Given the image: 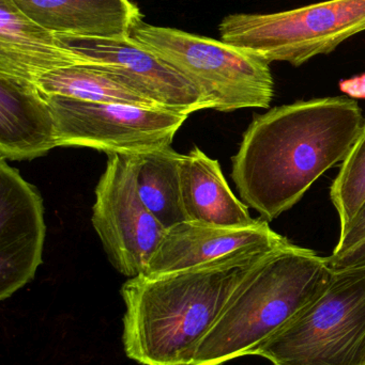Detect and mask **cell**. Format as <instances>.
<instances>
[{"instance_id":"cell-11","label":"cell","mask_w":365,"mask_h":365,"mask_svg":"<svg viewBox=\"0 0 365 365\" xmlns=\"http://www.w3.org/2000/svg\"><path fill=\"white\" fill-rule=\"evenodd\" d=\"M289 244L261 218L239 227L184 221L166 230L143 274L177 272L240 253L270 252Z\"/></svg>"},{"instance_id":"cell-12","label":"cell","mask_w":365,"mask_h":365,"mask_svg":"<svg viewBox=\"0 0 365 365\" xmlns=\"http://www.w3.org/2000/svg\"><path fill=\"white\" fill-rule=\"evenodd\" d=\"M57 147L46 98L34 83L0 75V160H31Z\"/></svg>"},{"instance_id":"cell-9","label":"cell","mask_w":365,"mask_h":365,"mask_svg":"<svg viewBox=\"0 0 365 365\" xmlns=\"http://www.w3.org/2000/svg\"><path fill=\"white\" fill-rule=\"evenodd\" d=\"M46 225L36 187L0 160V300L31 282L43 263Z\"/></svg>"},{"instance_id":"cell-17","label":"cell","mask_w":365,"mask_h":365,"mask_svg":"<svg viewBox=\"0 0 365 365\" xmlns=\"http://www.w3.org/2000/svg\"><path fill=\"white\" fill-rule=\"evenodd\" d=\"M181 156L171 147L136 154L139 197L166 230L186 221L180 185Z\"/></svg>"},{"instance_id":"cell-5","label":"cell","mask_w":365,"mask_h":365,"mask_svg":"<svg viewBox=\"0 0 365 365\" xmlns=\"http://www.w3.org/2000/svg\"><path fill=\"white\" fill-rule=\"evenodd\" d=\"M255 356L271 365H365V267L334 272L323 294Z\"/></svg>"},{"instance_id":"cell-13","label":"cell","mask_w":365,"mask_h":365,"mask_svg":"<svg viewBox=\"0 0 365 365\" xmlns=\"http://www.w3.org/2000/svg\"><path fill=\"white\" fill-rule=\"evenodd\" d=\"M76 64L83 62L55 34L24 14L13 0H0V75L34 83Z\"/></svg>"},{"instance_id":"cell-18","label":"cell","mask_w":365,"mask_h":365,"mask_svg":"<svg viewBox=\"0 0 365 365\" xmlns=\"http://www.w3.org/2000/svg\"><path fill=\"white\" fill-rule=\"evenodd\" d=\"M330 200L340 222L347 229L365 202V119L359 136L330 187Z\"/></svg>"},{"instance_id":"cell-4","label":"cell","mask_w":365,"mask_h":365,"mask_svg":"<svg viewBox=\"0 0 365 365\" xmlns=\"http://www.w3.org/2000/svg\"><path fill=\"white\" fill-rule=\"evenodd\" d=\"M130 36L184 75L214 110L268 108L274 100L271 63L254 51L143 19Z\"/></svg>"},{"instance_id":"cell-10","label":"cell","mask_w":365,"mask_h":365,"mask_svg":"<svg viewBox=\"0 0 365 365\" xmlns=\"http://www.w3.org/2000/svg\"><path fill=\"white\" fill-rule=\"evenodd\" d=\"M57 38L83 64L103 66L122 75L165 108L189 115L201 109H211V105L190 81L131 36Z\"/></svg>"},{"instance_id":"cell-21","label":"cell","mask_w":365,"mask_h":365,"mask_svg":"<svg viewBox=\"0 0 365 365\" xmlns=\"http://www.w3.org/2000/svg\"><path fill=\"white\" fill-rule=\"evenodd\" d=\"M341 91L353 100H365V73L351 78L343 79L339 83Z\"/></svg>"},{"instance_id":"cell-15","label":"cell","mask_w":365,"mask_h":365,"mask_svg":"<svg viewBox=\"0 0 365 365\" xmlns=\"http://www.w3.org/2000/svg\"><path fill=\"white\" fill-rule=\"evenodd\" d=\"M180 185L186 221L226 227H248L256 221L231 191L218 160L199 148L181 156Z\"/></svg>"},{"instance_id":"cell-1","label":"cell","mask_w":365,"mask_h":365,"mask_svg":"<svg viewBox=\"0 0 365 365\" xmlns=\"http://www.w3.org/2000/svg\"><path fill=\"white\" fill-rule=\"evenodd\" d=\"M364 119L349 96L298 101L256 115L231 158L242 202L268 222L289 212L344 162Z\"/></svg>"},{"instance_id":"cell-8","label":"cell","mask_w":365,"mask_h":365,"mask_svg":"<svg viewBox=\"0 0 365 365\" xmlns=\"http://www.w3.org/2000/svg\"><path fill=\"white\" fill-rule=\"evenodd\" d=\"M96 187L92 225L111 265L128 278L143 274L166 229L137 191L136 155L109 154Z\"/></svg>"},{"instance_id":"cell-16","label":"cell","mask_w":365,"mask_h":365,"mask_svg":"<svg viewBox=\"0 0 365 365\" xmlns=\"http://www.w3.org/2000/svg\"><path fill=\"white\" fill-rule=\"evenodd\" d=\"M34 85L44 96L165 108L126 77L94 64H76L53 71L41 76Z\"/></svg>"},{"instance_id":"cell-3","label":"cell","mask_w":365,"mask_h":365,"mask_svg":"<svg viewBox=\"0 0 365 365\" xmlns=\"http://www.w3.org/2000/svg\"><path fill=\"white\" fill-rule=\"evenodd\" d=\"M332 277L327 257L314 250L291 242L272 251L236 287L193 365H222L255 356L323 294Z\"/></svg>"},{"instance_id":"cell-20","label":"cell","mask_w":365,"mask_h":365,"mask_svg":"<svg viewBox=\"0 0 365 365\" xmlns=\"http://www.w3.org/2000/svg\"><path fill=\"white\" fill-rule=\"evenodd\" d=\"M327 262L334 272H340L349 268L365 267V240L346 252L327 257Z\"/></svg>"},{"instance_id":"cell-19","label":"cell","mask_w":365,"mask_h":365,"mask_svg":"<svg viewBox=\"0 0 365 365\" xmlns=\"http://www.w3.org/2000/svg\"><path fill=\"white\" fill-rule=\"evenodd\" d=\"M365 240V202L351 225L343 233L339 234L338 242L331 255H341L351 250Z\"/></svg>"},{"instance_id":"cell-14","label":"cell","mask_w":365,"mask_h":365,"mask_svg":"<svg viewBox=\"0 0 365 365\" xmlns=\"http://www.w3.org/2000/svg\"><path fill=\"white\" fill-rule=\"evenodd\" d=\"M32 21L57 36L129 38L143 19L130 0H13Z\"/></svg>"},{"instance_id":"cell-7","label":"cell","mask_w":365,"mask_h":365,"mask_svg":"<svg viewBox=\"0 0 365 365\" xmlns=\"http://www.w3.org/2000/svg\"><path fill=\"white\" fill-rule=\"evenodd\" d=\"M56 121L58 147H85L136 155L169 148L186 113L166 108L45 96Z\"/></svg>"},{"instance_id":"cell-6","label":"cell","mask_w":365,"mask_h":365,"mask_svg":"<svg viewBox=\"0 0 365 365\" xmlns=\"http://www.w3.org/2000/svg\"><path fill=\"white\" fill-rule=\"evenodd\" d=\"M221 40L295 68L365 31V0H327L282 12L227 15Z\"/></svg>"},{"instance_id":"cell-2","label":"cell","mask_w":365,"mask_h":365,"mask_svg":"<svg viewBox=\"0 0 365 365\" xmlns=\"http://www.w3.org/2000/svg\"><path fill=\"white\" fill-rule=\"evenodd\" d=\"M270 252H246L122 285V344L141 365H193L236 287Z\"/></svg>"}]
</instances>
